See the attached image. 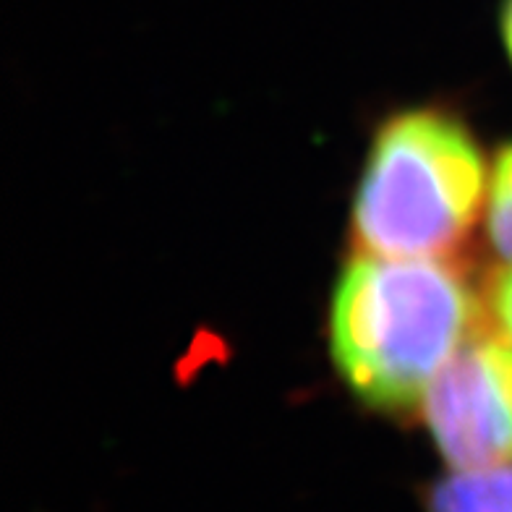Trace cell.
<instances>
[{"mask_svg":"<svg viewBox=\"0 0 512 512\" xmlns=\"http://www.w3.org/2000/svg\"><path fill=\"white\" fill-rule=\"evenodd\" d=\"M486 168L463 123L413 110L384 123L366 162L353 228L366 254L439 259L479 217Z\"/></svg>","mask_w":512,"mask_h":512,"instance_id":"cell-2","label":"cell"},{"mask_svg":"<svg viewBox=\"0 0 512 512\" xmlns=\"http://www.w3.org/2000/svg\"><path fill=\"white\" fill-rule=\"evenodd\" d=\"M492 306L502 330H505V337L512 340V267L497 277L492 288Z\"/></svg>","mask_w":512,"mask_h":512,"instance_id":"cell-6","label":"cell"},{"mask_svg":"<svg viewBox=\"0 0 512 512\" xmlns=\"http://www.w3.org/2000/svg\"><path fill=\"white\" fill-rule=\"evenodd\" d=\"M476 298L439 259L361 254L332 306V356L353 392L379 411H408L463 348Z\"/></svg>","mask_w":512,"mask_h":512,"instance_id":"cell-1","label":"cell"},{"mask_svg":"<svg viewBox=\"0 0 512 512\" xmlns=\"http://www.w3.org/2000/svg\"><path fill=\"white\" fill-rule=\"evenodd\" d=\"M489 236L499 256L512 262V144L497 157L489 194Z\"/></svg>","mask_w":512,"mask_h":512,"instance_id":"cell-5","label":"cell"},{"mask_svg":"<svg viewBox=\"0 0 512 512\" xmlns=\"http://www.w3.org/2000/svg\"><path fill=\"white\" fill-rule=\"evenodd\" d=\"M429 512H512V460L439 481L429 497Z\"/></svg>","mask_w":512,"mask_h":512,"instance_id":"cell-4","label":"cell"},{"mask_svg":"<svg viewBox=\"0 0 512 512\" xmlns=\"http://www.w3.org/2000/svg\"><path fill=\"white\" fill-rule=\"evenodd\" d=\"M502 32H505V45L507 53L512 58V0L505 3V14H502Z\"/></svg>","mask_w":512,"mask_h":512,"instance_id":"cell-7","label":"cell"},{"mask_svg":"<svg viewBox=\"0 0 512 512\" xmlns=\"http://www.w3.org/2000/svg\"><path fill=\"white\" fill-rule=\"evenodd\" d=\"M439 452L458 471L512 460V340L465 343L424 398Z\"/></svg>","mask_w":512,"mask_h":512,"instance_id":"cell-3","label":"cell"}]
</instances>
